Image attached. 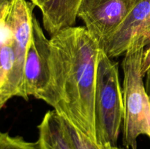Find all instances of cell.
Instances as JSON below:
<instances>
[{"instance_id": "6da1fadb", "label": "cell", "mask_w": 150, "mask_h": 149, "mask_svg": "<svg viewBox=\"0 0 150 149\" xmlns=\"http://www.w3.org/2000/svg\"><path fill=\"white\" fill-rule=\"evenodd\" d=\"M49 41V81L37 99L97 140L95 93L99 44L83 26L64 29Z\"/></svg>"}, {"instance_id": "7a4b0ae2", "label": "cell", "mask_w": 150, "mask_h": 149, "mask_svg": "<svg viewBox=\"0 0 150 149\" xmlns=\"http://www.w3.org/2000/svg\"><path fill=\"white\" fill-rule=\"evenodd\" d=\"M34 4L11 0L0 10V98L23 99V73L32 36Z\"/></svg>"}, {"instance_id": "3957f363", "label": "cell", "mask_w": 150, "mask_h": 149, "mask_svg": "<svg viewBox=\"0 0 150 149\" xmlns=\"http://www.w3.org/2000/svg\"><path fill=\"white\" fill-rule=\"evenodd\" d=\"M144 49L139 42H132L122 64L124 72L123 145L127 149H137L139 136L146 135L150 139V97L142 72Z\"/></svg>"}, {"instance_id": "277c9868", "label": "cell", "mask_w": 150, "mask_h": 149, "mask_svg": "<svg viewBox=\"0 0 150 149\" xmlns=\"http://www.w3.org/2000/svg\"><path fill=\"white\" fill-rule=\"evenodd\" d=\"M122 89L118 64L100 48L98 55L95 93L97 141L101 146H117L124 121Z\"/></svg>"}, {"instance_id": "5b68a950", "label": "cell", "mask_w": 150, "mask_h": 149, "mask_svg": "<svg viewBox=\"0 0 150 149\" xmlns=\"http://www.w3.org/2000/svg\"><path fill=\"white\" fill-rule=\"evenodd\" d=\"M136 2V0H82L78 17L100 46L120 26Z\"/></svg>"}, {"instance_id": "8992f818", "label": "cell", "mask_w": 150, "mask_h": 149, "mask_svg": "<svg viewBox=\"0 0 150 149\" xmlns=\"http://www.w3.org/2000/svg\"><path fill=\"white\" fill-rule=\"evenodd\" d=\"M49 56L50 41L34 15L23 73V99L26 100L29 96L37 99L48 85L50 77Z\"/></svg>"}, {"instance_id": "52a82bcc", "label": "cell", "mask_w": 150, "mask_h": 149, "mask_svg": "<svg viewBox=\"0 0 150 149\" xmlns=\"http://www.w3.org/2000/svg\"><path fill=\"white\" fill-rule=\"evenodd\" d=\"M150 0H136L134 6L120 26L111 33L100 48L110 58L125 54L133 39L141 32L147 21Z\"/></svg>"}, {"instance_id": "ba28073f", "label": "cell", "mask_w": 150, "mask_h": 149, "mask_svg": "<svg viewBox=\"0 0 150 149\" xmlns=\"http://www.w3.org/2000/svg\"><path fill=\"white\" fill-rule=\"evenodd\" d=\"M82 0H31L42 13V25L51 36L73 26Z\"/></svg>"}, {"instance_id": "9c48e42d", "label": "cell", "mask_w": 150, "mask_h": 149, "mask_svg": "<svg viewBox=\"0 0 150 149\" xmlns=\"http://www.w3.org/2000/svg\"><path fill=\"white\" fill-rule=\"evenodd\" d=\"M38 128L41 149H75L66 134L62 118L54 110L45 114Z\"/></svg>"}, {"instance_id": "30bf717a", "label": "cell", "mask_w": 150, "mask_h": 149, "mask_svg": "<svg viewBox=\"0 0 150 149\" xmlns=\"http://www.w3.org/2000/svg\"><path fill=\"white\" fill-rule=\"evenodd\" d=\"M62 120L66 134L75 149H103L97 140L82 133L67 120L62 118Z\"/></svg>"}, {"instance_id": "8fae6325", "label": "cell", "mask_w": 150, "mask_h": 149, "mask_svg": "<svg viewBox=\"0 0 150 149\" xmlns=\"http://www.w3.org/2000/svg\"><path fill=\"white\" fill-rule=\"evenodd\" d=\"M0 149H41L38 140L29 142L20 136L0 132Z\"/></svg>"}, {"instance_id": "7c38bea8", "label": "cell", "mask_w": 150, "mask_h": 149, "mask_svg": "<svg viewBox=\"0 0 150 149\" xmlns=\"http://www.w3.org/2000/svg\"><path fill=\"white\" fill-rule=\"evenodd\" d=\"M142 44L144 48L150 45V12L147 21L146 22L140 33L133 39Z\"/></svg>"}, {"instance_id": "4fadbf2b", "label": "cell", "mask_w": 150, "mask_h": 149, "mask_svg": "<svg viewBox=\"0 0 150 149\" xmlns=\"http://www.w3.org/2000/svg\"><path fill=\"white\" fill-rule=\"evenodd\" d=\"M145 77H146V80L144 82L145 88H146V92L150 97V68L145 74Z\"/></svg>"}, {"instance_id": "5bb4252c", "label": "cell", "mask_w": 150, "mask_h": 149, "mask_svg": "<svg viewBox=\"0 0 150 149\" xmlns=\"http://www.w3.org/2000/svg\"><path fill=\"white\" fill-rule=\"evenodd\" d=\"M103 149H122V148H120L117 147V146H112V145H104L102 146Z\"/></svg>"}, {"instance_id": "9a60e30c", "label": "cell", "mask_w": 150, "mask_h": 149, "mask_svg": "<svg viewBox=\"0 0 150 149\" xmlns=\"http://www.w3.org/2000/svg\"><path fill=\"white\" fill-rule=\"evenodd\" d=\"M10 1H11V0H0V10Z\"/></svg>"}, {"instance_id": "2e32d148", "label": "cell", "mask_w": 150, "mask_h": 149, "mask_svg": "<svg viewBox=\"0 0 150 149\" xmlns=\"http://www.w3.org/2000/svg\"><path fill=\"white\" fill-rule=\"evenodd\" d=\"M5 104H6L5 102H4L2 99H0V110H1V108L4 106V105H5Z\"/></svg>"}]
</instances>
